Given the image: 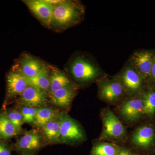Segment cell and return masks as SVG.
I'll return each instance as SVG.
<instances>
[{
    "instance_id": "6da1fadb",
    "label": "cell",
    "mask_w": 155,
    "mask_h": 155,
    "mask_svg": "<svg viewBox=\"0 0 155 155\" xmlns=\"http://www.w3.org/2000/svg\"><path fill=\"white\" fill-rule=\"evenodd\" d=\"M54 5L50 28L65 30L77 25L83 20L85 9L79 1L61 0Z\"/></svg>"
},
{
    "instance_id": "7a4b0ae2",
    "label": "cell",
    "mask_w": 155,
    "mask_h": 155,
    "mask_svg": "<svg viewBox=\"0 0 155 155\" xmlns=\"http://www.w3.org/2000/svg\"><path fill=\"white\" fill-rule=\"evenodd\" d=\"M68 69L73 79L82 84L96 82L107 74L97 61L84 55L75 56L70 61Z\"/></svg>"
},
{
    "instance_id": "3957f363",
    "label": "cell",
    "mask_w": 155,
    "mask_h": 155,
    "mask_svg": "<svg viewBox=\"0 0 155 155\" xmlns=\"http://www.w3.org/2000/svg\"><path fill=\"white\" fill-rule=\"evenodd\" d=\"M114 76L121 84L127 96L141 93L146 85L140 75L127 61Z\"/></svg>"
},
{
    "instance_id": "277c9868",
    "label": "cell",
    "mask_w": 155,
    "mask_h": 155,
    "mask_svg": "<svg viewBox=\"0 0 155 155\" xmlns=\"http://www.w3.org/2000/svg\"><path fill=\"white\" fill-rule=\"evenodd\" d=\"M47 144L41 131L31 129L17 139L12 147L20 155H35Z\"/></svg>"
},
{
    "instance_id": "5b68a950",
    "label": "cell",
    "mask_w": 155,
    "mask_h": 155,
    "mask_svg": "<svg viewBox=\"0 0 155 155\" xmlns=\"http://www.w3.org/2000/svg\"><path fill=\"white\" fill-rule=\"evenodd\" d=\"M96 83L100 98L107 102H118L127 96L121 84L114 76L106 74Z\"/></svg>"
},
{
    "instance_id": "8992f818",
    "label": "cell",
    "mask_w": 155,
    "mask_h": 155,
    "mask_svg": "<svg viewBox=\"0 0 155 155\" xmlns=\"http://www.w3.org/2000/svg\"><path fill=\"white\" fill-rule=\"evenodd\" d=\"M61 129L59 143L73 144L82 142L85 135L79 124L65 113H60Z\"/></svg>"
},
{
    "instance_id": "52a82bcc",
    "label": "cell",
    "mask_w": 155,
    "mask_h": 155,
    "mask_svg": "<svg viewBox=\"0 0 155 155\" xmlns=\"http://www.w3.org/2000/svg\"><path fill=\"white\" fill-rule=\"evenodd\" d=\"M28 86L26 77L21 72L17 63L6 76V97L3 108H6L8 103L18 98Z\"/></svg>"
},
{
    "instance_id": "ba28073f",
    "label": "cell",
    "mask_w": 155,
    "mask_h": 155,
    "mask_svg": "<svg viewBox=\"0 0 155 155\" xmlns=\"http://www.w3.org/2000/svg\"><path fill=\"white\" fill-rule=\"evenodd\" d=\"M154 53L151 50H138L134 52L127 61L140 75L146 85L149 84Z\"/></svg>"
},
{
    "instance_id": "9c48e42d",
    "label": "cell",
    "mask_w": 155,
    "mask_h": 155,
    "mask_svg": "<svg viewBox=\"0 0 155 155\" xmlns=\"http://www.w3.org/2000/svg\"><path fill=\"white\" fill-rule=\"evenodd\" d=\"M103 128L101 138L108 140H120L126 134V130L122 122L109 109L102 113Z\"/></svg>"
},
{
    "instance_id": "30bf717a",
    "label": "cell",
    "mask_w": 155,
    "mask_h": 155,
    "mask_svg": "<svg viewBox=\"0 0 155 155\" xmlns=\"http://www.w3.org/2000/svg\"><path fill=\"white\" fill-rule=\"evenodd\" d=\"M49 96L46 92L32 87L28 86L17 99L19 105L35 108L47 107Z\"/></svg>"
},
{
    "instance_id": "8fae6325",
    "label": "cell",
    "mask_w": 155,
    "mask_h": 155,
    "mask_svg": "<svg viewBox=\"0 0 155 155\" xmlns=\"http://www.w3.org/2000/svg\"><path fill=\"white\" fill-rule=\"evenodd\" d=\"M143 103L141 93L127 96L120 108V114L129 122L137 121L143 115Z\"/></svg>"
},
{
    "instance_id": "7c38bea8",
    "label": "cell",
    "mask_w": 155,
    "mask_h": 155,
    "mask_svg": "<svg viewBox=\"0 0 155 155\" xmlns=\"http://www.w3.org/2000/svg\"><path fill=\"white\" fill-rule=\"evenodd\" d=\"M23 2L31 12L42 24L50 28L54 5L45 0H26Z\"/></svg>"
},
{
    "instance_id": "4fadbf2b",
    "label": "cell",
    "mask_w": 155,
    "mask_h": 155,
    "mask_svg": "<svg viewBox=\"0 0 155 155\" xmlns=\"http://www.w3.org/2000/svg\"><path fill=\"white\" fill-rule=\"evenodd\" d=\"M78 88V86L73 83L56 91L49 94L51 102L61 109H67L71 106Z\"/></svg>"
},
{
    "instance_id": "5bb4252c",
    "label": "cell",
    "mask_w": 155,
    "mask_h": 155,
    "mask_svg": "<svg viewBox=\"0 0 155 155\" xmlns=\"http://www.w3.org/2000/svg\"><path fill=\"white\" fill-rule=\"evenodd\" d=\"M17 64L21 72L26 78L37 75L46 66L40 60L27 54L22 56Z\"/></svg>"
},
{
    "instance_id": "9a60e30c",
    "label": "cell",
    "mask_w": 155,
    "mask_h": 155,
    "mask_svg": "<svg viewBox=\"0 0 155 155\" xmlns=\"http://www.w3.org/2000/svg\"><path fill=\"white\" fill-rule=\"evenodd\" d=\"M155 139L153 127L150 125H144L138 127L134 131L131 141L136 146L146 148L152 145Z\"/></svg>"
},
{
    "instance_id": "2e32d148",
    "label": "cell",
    "mask_w": 155,
    "mask_h": 155,
    "mask_svg": "<svg viewBox=\"0 0 155 155\" xmlns=\"http://www.w3.org/2000/svg\"><path fill=\"white\" fill-rule=\"evenodd\" d=\"M21 134L10 121L6 112V108L0 110V140L8 142Z\"/></svg>"
},
{
    "instance_id": "e0dca14e",
    "label": "cell",
    "mask_w": 155,
    "mask_h": 155,
    "mask_svg": "<svg viewBox=\"0 0 155 155\" xmlns=\"http://www.w3.org/2000/svg\"><path fill=\"white\" fill-rule=\"evenodd\" d=\"M41 129L42 133L48 143H59L61 129L60 114L47 123Z\"/></svg>"
},
{
    "instance_id": "ac0fdd59",
    "label": "cell",
    "mask_w": 155,
    "mask_h": 155,
    "mask_svg": "<svg viewBox=\"0 0 155 155\" xmlns=\"http://www.w3.org/2000/svg\"><path fill=\"white\" fill-rule=\"evenodd\" d=\"M49 67L46 66L37 75L31 78H26L28 86L32 87L49 92L50 82Z\"/></svg>"
},
{
    "instance_id": "d6986e66",
    "label": "cell",
    "mask_w": 155,
    "mask_h": 155,
    "mask_svg": "<svg viewBox=\"0 0 155 155\" xmlns=\"http://www.w3.org/2000/svg\"><path fill=\"white\" fill-rule=\"evenodd\" d=\"M50 74L49 94L54 92L73 84L67 75L61 70L53 69Z\"/></svg>"
},
{
    "instance_id": "ffe728a7",
    "label": "cell",
    "mask_w": 155,
    "mask_h": 155,
    "mask_svg": "<svg viewBox=\"0 0 155 155\" xmlns=\"http://www.w3.org/2000/svg\"><path fill=\"white\" fill-rule=\"evenodd\" d=\"M60 113L58 110L50 107L38 108L35 115L34 125L41 128L48 122L59 116Z\"/></svg>"
},
{
    "instance_id": "44dd1931",
    "label": "cell",
    "mask_w": 155,
    "mask_h": 155,
    "mask_svg": "<svg viewBox=\"0 0 155 155\" xmlns=\"http://www.w3.org/2000/svg\"><path fill=\"white\" fill-rule=\"evenodd\" d=\"M141 93L143 103V114L152 116L155 114V87L151 86Z\"/></svg>"
},
{
    "instance_id": "7402d4cb",
    "label": "cell",
    "mask_w": 155,
    "mask_h": 155,
    "mask_svg": "<svg viewBox=\"0 0 155 155\" xmlns=\"http://www.w3.org/2000/svg\"><path fill=\"white\" fill-rule=\"evenodd\" d=\"M119 147L109 143H100L93 147L91 155H116Z\"/></svg>"
},
{
    "instance_id": "603a6c76",
    "label": "cell",
    "mask_w": 155,
    "mask_h": 155,
    "mask_svg": "<svg viewBox=\"0 0 155 155\" xmlns=\"http://www.w3.org/2000/svg\"><path fill=\"white\" fill-rule=\"evenodd\" d=\"M6 112L10 121L17 128L19 133H23L22 125L24 124L23 118L20 112L17 108H8L6 109Z\"/></svg>"
},
{
    "instance_id": "cb8c5ba5",
    "label": "cell",
    "mask_w": 155,
    "mask_h": 155,
    "mask_svg": "<svg viewBox=\"0 0 155 155\" xmlns=\"http://www.w3.org/2000/svg\"><path fill=\"white\" fill-rule=\"evenodd\" d=\"M17 109L21 113L24 123L34 125L35 115L38 108L19 105Z\"/></svg>"
},
{
    "instance_id": "d4e9b609",
    "label": "cell",
    "mask_w": 155,
    "mask_h": 155,
    "mask_svg": "<svg viewBox=\"0 0 155 155\" xmlns=\"http://www.w3.org/2000/svg\"><path fill=\"white\" fill-rule=\"evenodd\" d=\"M12 146L8 142L0 140V155H12Z\"/></svg>"
},
{
    "instance_id": "484cf974",
    "label": "cell",
    "mask_w": 155,
    "mask_h": 155,
    "mask_svg": "<svg viewBox=\"0 0 155 155\" xmlns=\"http://www.w3.org/2000/svg\"><path fill=\"white\" fill-rule=\"evenodd\" d=\"M148 85H151L155 87V51L154 55L152 67L151 70L150 83Z\"/></svg>"
},
{
    "instance_id": "4316f807",
    "label": "cell",
    "mask_w": 155,
    "mask_h": 155,
    "mask_svg": "<svg viewBox=\"0 0 155 155\" xmlns=\"http://www.w3.org/2000/svg\"><path fill=\"white\" fill-rule=\"evenodd\" d=\"M116 155H136L130 152L129 150L123 148H119Z\"/></svg>"
}]
</instances>
